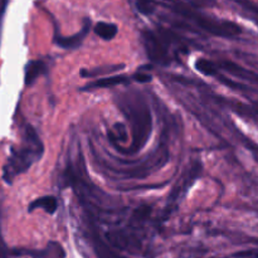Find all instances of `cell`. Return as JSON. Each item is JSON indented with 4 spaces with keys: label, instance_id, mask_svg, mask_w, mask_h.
<instances>
[{
    "label": "cell",
    "instance_id": "cell-21",
    "mask_svg": "<svg viewBox=\"0 0 258 258\" xmlns=\"http://www.w3.org/2000/svg\"><path fill=\"white\" fill-rule=\"evenodd\" d=\"M191 3L196 7H213L216 4V0H191Z\"/></svg>",
    "mask_w": 258,
    "mask_h": 258
},
{
    "label": "cell",
    "instance_id": "cell-14",
    "mask_svg": "<svg viewBox=\"0 0 258 258\" xmlns=\"http://www.w3.org/2000/svg\"><path fill=\"white\" fill-rule=\"evenodd\" d=\"M196 68L198 72L203 73L204 76H218V67L216 63L206 58H199L196 62Z\"/></svg>",
    "mask_w": 258,
    "mask_h": 258
},
{
    "label": "cell",
    "instance_id": "cell-1",
    "mask_svg": "<svg viewBox=\"0 0 258 258\" xmlns=\"http://www.w3.org/2000/svg\"><path fill=\"white\" fill-rule=\"evenodd\" d=\"M25 143L27 145L20 148L19 150L13 149L12 155L3 168V179L8 184H12L15 176L24 173L35 160L42 156L43 145L32 126H27L25 128Z\"/></svg>",
    "mask_w": 258,
    "mask_h": 258
},
{
    "label": "cell",
    "instance_id": "cell-7",
    "mask_svg": "<svg viewBox=\"0 0 258 258\" xmlns=\"http://www.w3.org/2000/svg\"><path fill=\"white\" fill-rule=\"evenodd\" d=\"M127 76H111V77H105L100 78V80H96L93 82L88 83L85 87L82 88V91H88V90H96V88H107V87H113V86L122 85V83L127 82Z\"/></svg>",
    "mask_w": 258,
    "mask_h": 258
},
{
    "label": "cell",
    "instance_id": "cell-4",
    "mask_svg": "<svg viewBox=\"0 0 258 258\" xmlns=\"http://www.w3.org/2000/svg\"><path fill=\"white\" fill-rule=\"evenodd\" d=\"M144 43H145L146 53L153 62L163 66L170 63V55H169L168 48L163 38L148 30V32H144Z\"/></svg>",
    "mask_w": 258,
    "mask_h": 258
},
{
    "label": "cell",
    "instance_id": "cell-2",
    "mask_svg": "<svg viewBox=\"0 0 258 258\" xmlns=\"http://www.w3.org/2000/svg\"><path fill=\"white\" fill-rule=\"evenodd\" d=\"M174 12L178 13L179 15H183V17L188 18V19L194 20L199 27L202 28L206 32L211 33V34L217 35V37H226L231 38L234 37V35H238L239 33L242 32L241 27L237 25L236 23L233 22H227V20H223V22H217V20L209 19V18L203 17V15L197 14L196 12H193L191 9H189L188 7H185L181 3H174V4L169 5Z\"/></svg>",
    "mask_w": 258,
    "mask_h": 258
},
{
    "label": "cell",
    "instance_id": "cell-3",
    "mask_svg": "<svg viewBox=\"0 0 258 258\" xmlns=\"http://www.w3.org/2000/svg\"><path fill=\"white\" fill-rule=\"evenodd\" d=\"M128 110V117L131 118V128H133V143L128 148V154H135L145 146L151 134V115L145 105L139 103L131 106Z\"/></svg>",
    "mask_w": 258,
    "mask_h": 258
},
{
    "label": "cell",
    "instance_id": "cell-6",
    "mask_svg": "<svg viewBox=\"0 0 258 258\" xmlns=\"http://www.w3.org/2000/svg\"><path fill=\"white\" fill-rule=\"evenodd\" d=\"M90 28H91V20L86 19L81 32L76 33L75 35H71V37H59L57 38L55 42H57V44L59 45V47L64 48V49H75V48L80 47V45L82 44L83 39H85V37L87 35V33L90 32Z\"/></svg>",
    "mask_w": 258,
    "mask_h": 258
},
{
    "label": "cell",
    "instance_id": "cell-13",
    "mask_svg": "<svg viewBox=\"0 0 258 258\" xmlns=\"http://www.w3.org/2000/svg\"><path fill=\"white\" fill-rule=\"evenodd\" d=\"M93 244H95V251L98 258H120L98 237H93Z\"/></svg>",
    "mask_w": 258,
    "mask_h": 258
},
{
    "label": "cell",
    "instance_id": "cell-23",
    "mask_svg": "<svg viewBox=\"0 0 258 258\" xmlns=\"http://www.w3.org/2000/svg\"><path fill=\"white\" fill-rule=\"evenodd\" d=\"M0 258H7V253H5V247L3 244L2 238H0Z\"/></svg>",
    "mask_w": 258,
    "mask_h": 258
},
{
    "label": "cell",
    "instance_id": "cell-22",
    "mask_svg": "<svg viewBox=\"0 0 258 258\" xmlns=\"http://www.w3.org/2000/svg\"><path fill=\"white\" fill-rule=\"evenodd\" d=\"M238 256L242 257H254L258 258V251L253 252V251H249V252H242V253H238Z\"/></svg>",
    "mask_w": 258,
    "mask_h": 258
},
{
    "label": "cell",
    "instance_id": "cell-5",
    "mask_svg": "<svg viewBox=\"0 0 258 258\" xmlns=\"http://www.w3.org/2000/svg\"><path fill=\"white\" fill-rule=\"evenodd\" d=\"M201 171H202V165L201 164L196 163L188 169L186 173L183 174V176L179 179V181L173 188V191H171L170 196H169V201H168L169 206H173V204H175L176 202H179V198H181V197L186 193L189 186H190L191 184L196 181V179L199 176Z\"/></svg>",
    "mask_w": 258,
    "mask_h": 258
},
{
    "label": "cell",
    "instance_id": "cell-9",
    "mask_svg": "<svg viewBox=\"0 0 258 258\" xmlns=\"http://www.w3.org/2000/svg\"><path fill=\"white\" fill-rule=\"evenodd\" d=\"M39 208L44 209V212H47L48 214H54L58 208L57 199H55L53 196L40 197V198L35 199L34 202H32V203L29 204L28 211L33 212L35 211V209H39Z\"/></svg>",
    "mask_w": 258,
    "mask_h": 258
},
{
    "label": "cell",
    "instance_id": "cell-15",
    "mask_svg": "<svg viewBox=\"0 0 258 258\" xmlns=\"http://www.w3.org/2000/svg\"><path fill=\"white\" fill-rule=\"evenodd\" d=\"M64 249L57 242H49L47 248L42 251V258H64Z\"/></svg>",
    "mask_w": 258,
    "mask_h": 258
},
{
    "label": "cell",
    "instance_id": "cell-19",
    "mask_svg": "<svg viewBox=\"0 0 258 258\" xmlns=\"http://www.w3.org/2000/svg\"><path fill=\"white\" fill-rule=\"evenodd\" d=\"M150 213H151V207L143 206V207H140V208L136 209L135 213H134V217H135L136 219H139V221H141V219L146 218V217H148Z\"/></svg>",
    "mask_w": 258,
    "mask_h": 258
},
{
    "label": "cell",
    "instance_id": "cell-17",
    "mask_svg": "<svg viewBox=\"0 0 258 258\" xmlns=\"http://www.w3.org/2000/svg\"><path fill=\"white\" fill-rule=\"evenodd\" d=\"M136 8L141 14L150 15L155 10V2L154 0H136Z\"/></svg>",
    "mask_w": 258,
    "mask_h": 258
},
{
    "label": "cell",
    "instance_id": "cell-18",
    "mask_svg": "<svg viewBox=\"0 0 258 258\" xmlns=\"http://www.w3.org/2000/svg\"><path fill=\"white\" fill-rule=\"evenodd\" d=\"M113 130H115V133H117L116 134V136L108 133V136L112 139V141L118 140V139H120L121 141H126V139H127V133H126L125 126H123L122 123H116L115 127H113Z\"/></svg>",
    "mask_w": 258,
    "mask_h": 258
},
{
    "label": "cell",
    "instance_id": "cell-11",
    "mask_svg": "<svg viewBox=\"0 0 258 258\" xmlns=\"http://www.w3.org/2000/svg\"><path fill=\"white\" fill-rule=\"evenodd\" d=\"M96 34L100 38H102L103 40H111L117 35L118 28L116 24L112 23H106V22H98L97 24L93 28Z\"/></svg>",
    "mask_w": 258,
    "mask_h": 258
},
{
    "label": "cell",
    "instance_id": "cell-20",
    "mask_svg": "<svg viewBox=\"0 0 258 258\" xmlns=\"http://www.w3.org/2000/svg\"><path fill=\"white\" fill-rule=\"evenodd\" d=\"M133 78L136 81V82H140V83H148V82H151V80H153L151 75L140 72V71H139L138 73H135V75L133 76Z\"/></svg>",
    "mask_w": 258,
    "mask_h": 258
},
{
    "label": "cell",
    "instance_id": "cell-10",
    "mask_svg": "<svg viewBox=\"0 0 258 258\" xmlns=\"http://www.w3.org/2000/svg\"><path fill=\"white\" fill-rule=\"evenodd\" d=\"M221 67L223 68V70H226L227 72L237 76V77L243 78V80H252L258 82V76H256L252 72H248V71L244 70V68L241 67V66L236 64V63L229 62V60H224V62L221 63Z\"/></svg>",
    "mask_w": 258,
    "mask_h": 258
},
{
    "label": "cell",
    "instance_id": "cell-12",
    "mask_svg": "<svg viewBox=\"0 0 258 258\" xmlns=\"http://www.w3.org/2000/svg\"><path fill=\"white\" fill-rule=\"evenodd\" d=\"M106 238L113 247H117L120 249H130L133 247L130 237L123 232H110V233H106Z\"/></svg>",
    "mask_w": 258,
    "mask_h": 258
},
{
    "label": "cell",
    "instance_id": "cell-16",
    "mask_svg": "<svg viewBox=\"0 0 258 258\" xmlns=\"http://www.w3.org/2000/svg\"><path fill=\"white\" fill-rule=\"evenodd\" d=\"M125 66L123 64H115V66H105V67L95 68V71L90 70H83L81 72V76L82 77H95V76L101 75V73H107V72H113V71H117L120 68H123Z\"/></svg>",
    "mask_w": 258,
    "mask_h": 258
},
{
    "label": "cell",
    "instance_id": "cell-8",
    "mask_svg": "<svg viewBox=\"0 0 258 258\" xmlns=\"http://www.w3.org/2000/svg\"><path fill=\"white\" fill-rule=\"evenodd\" d=\"M45 70H47V67H45V63L43 62V60H30V62L25 66V85H32L40 75H43V73L45 72Z\"/></svg>",
    "mask_w": 258,
    "mask_h": 258
}]
</instances>
